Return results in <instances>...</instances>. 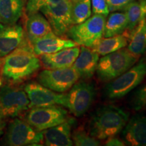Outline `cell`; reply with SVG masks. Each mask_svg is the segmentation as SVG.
I'll return each instance as SVG.
<instances>
[{
  "label": "cell",
  "mask_w": 146,
  "mask_h": 146,
  "mask_svg": "<svg viewBox=\"0 0 146 146\" xmlns=\"http://www.w3.org/2000/svg\"><path fill=\"white\" fill-rule=\"evenodd\" d=\"M41 60L30 45L20 47L0 58V72L3 82L16 84L31 77L41 68Z\"/></svg>",
  "instance_id": "cell-1"
},
{
  "label": "cell",
  "mask_w": 146,
  "mask_h": 146,
  "mask_svg": "<svg viewBox=\"0 0 146 146\" xmlns=\"http://www.w3.org/2000/svg\"><path fill=\"white\" fill-rule=\"evenodd\" d=\"M129 119V113L113 105L99 108L90 120V135L99 140L106 139L121 132Z\"/></svg>",
  "instance_id": "cell-2"
},
{
  "label": "cell",
  "mask_w": 146,
  "mask_h": 146,
  "mask_svg": "<svg viewBox=\"0 0 146 146\" xmlns=\"http://www.w3.org/2000/svg\"><path fill=\"white\" fill-rule=\"evenodd\" d=\"M138 58L125 47L103 56L96 69L98 78L103 82L112 81L134 65Z\"/></svg>",
  "instance_id": "cell-3"
},
{
  "label": "cell",
  "mask_w": 146,
  "mask_h": 146,
  "mask_svg": "<svg viewBox=\"0 0 146 146\" xmlns=\"http://www.w3.org/2000/svg\"><path fill=\"white\" fill-rule=\"evenodd\" d=\"M145 76L146 58H143L137 64L108 83L104 88L105 97L109 100L123 98L137 87Z\"/></svg>",
  "instance_id": "cell-4"
},
{
  "label": "cell",
  "mask_w": 146,
  "mask_h": 146,
  "mask_svg": "<svg viewBox=\"0 0 146 146\" xmlns=\"http://www.w3.org/2000/svg\"><path fill=\"white\" fill-rule=\"evenodd\" d=\"M106 16L94 14L78 25H73L67 35L78 45L92 47L104 35Z\"/></svg>",
  "instance_id": "cell-5"
},
{
  "label": "cell",
  "mask_w": 146,
  "mask_h": 146,
  "mask_svg": "<svg viewBox=\"0 0 146 146\" xmlns=\"http://www.w3.org/2000/svg\"><path fill=\"white\" fill-rule=\"evenodd\" d=\"M39 10L56 35L64 36L72 25L71 0H46Z\"/></svg>",
  "instance_id": "cell-6"
},
{
  "label": "cell",
  "mask_w": 146,
  "mask_h": 146,
  "mask_svg": "<svg viewBox=\"0 0 146 146\" xmlns=\"http://www.w3.org/2000/svg\"><path fill=\"white\" fill-rule=\"evenodd\" d=\"M29 109V100L24 88L7 83L0 88V114L5 119L16 118Z\"/></svg>",
  "instance_id": "cell-7"
},
{
  "label": "cell",
  "mask_w": 146,
  "mask_h": 146,
  "mask_svg": "<svg viewBox=\"0 0 146 146\" xmlns=\"http://www.w3.org/2000/svg\"><path fill=\"white\" fill-rule=\"evenodd\" d=\"M43 140L42 131L35 129L27 122L14 118L7 127L3 145L10 146L39 145Z\"/></svg>",
  "instance_id": "cell-8"
},
{
  "label": "cell",
  "mask_w": 146,
  "mask_h": 146,
  "mask_svg": "<svg viewBox=\"0 0 146 146\" xmlns=\"http://www.w3.org/2000/svg\"><path fill=\"white\" fill-rule=\"evenodd\" d=\"M68 112L58 105L31 108L25 115V121L36 130L43 131L68 119Z\"/></svg>",
  "instance_id": "cell-9"
},
{
  "label": "cell",
  "mask_w": 146,
  "mask_h": 146,
  "mask_svg": "<svg viewBox=\"0 0 146 146\" xmlns=\"http://www.w3.org/2000/svg\"><path fill=\"white\" fill-rule=\"evenodd\" d=\"M96 96L94 85L81 81L75 83L67 94H65L64 107L66 108L74 116L81 117L92 105Z\"/></svg>",
  "instance_id": "cell-10"
},
{
  "label": "cell",
  "mask_w": 146,
  "mask_h": 146,
  "mask_svg": "<svg viewBox=\"0 0 146 146\" xmlns=\"http://www.w3.org/2000/svg\"><path fill=\"white\" fill-rule=\"evenodd\" d=\"M79 78L72 67L60 69H45L36 76L39 83L58 93L69 91Z\"/></svg>",
  "instance_id": "cell-11"
},
{
  "label": "cell",
  "mask_w": 146,
  "mask_h": 146,
  "mask_svg": "<svg viewBox=\"0 0 146 146\" xmlns=\"http://www.w3.org/2000/svg\"><path fill=\"white\" fill-rule=\"evenodd\" d=\"M29 100V108L58 105L63 106L65 94L47 88L38 82H31L24 87Z\"/></svg>",
  "instance_id": "cell-12"
},
{
  "label": "cell",
  "mask_w": 146,
  "mask_h": 146,
  "mask_svg": "<svg viewBox=\"0 0 146 146\" xmlns=\"http://www.w3.org/2000/svg\"><path fill=\"white\" fill-rule=\"evenodd\" d=\"M26 45H29L26 33L21 25H0V58L5 57L18 47Z\"/></svg>",
  "instance_id": "cell-13"
},
{
  "label": "cell",
  "mask_w": 146,
  "mask_h": 146,
  "mask_svg": "<svg viewBox=\"0 0 146 146\" xmlns=\"http://www.w3.org/2000/svg\"><path fill=\"white\" fill-rule=\"evenodd\" d=\"M29 44L37 56L43 54H52L64 49L78 46L72 40L56 35L53 31L44 36L29 41Z\"/></svg>",
  "instance_id": "cell-14"
},
{
  "label": "cell",
  "mask_w": 146,
  "mask_h": 146,
  "mask_svg": "<svg viewBox=\"0 0 146 146\" xmlns=\"http://www.w3.org/2000/svg\"><path fill=\"white\" fill-rule=\"evenodd\" d=\"M125 143L131 146H146V116L137 114L129 119L122 131Z\"/></svg>",
  "instance_id": "cell-15"
},
{
  "label": "cell",
  "mask_w": 146,
  "mask_h": 146,
  "mask_svg": "<svg viewBox=\"0 0 146 146\" xmlns=\"http://www.w3.org/2000/svg\"><path fill=\"white\" fill-rule=\"evenodd\" d=\"M80 52L78 46L69 47L52 54H43L39 59L45 68L60 69L72 67Z\"/></svg>",
  "instance_id": "cell-16"
},
{
  "label": "cell",
  "mask_w": 146,
  "mask_h": 146,
  "mask_svg": "<svg viewBox=\"0 0 146 146\" xmlns=\"http://www.w3.org/2000/svg\"><path fill=\"white\" fill-rule=\"evenodd\" d=\"M73 120L69 118L64 123L55 127L49 128L42 131L43 141L48 146H71L72 140V126Z\"/></svg>",
  "instance_id": "cell-17"
},
{
  "label": "cell",
  "mask_w": 146,
  "mask_h": 146,
  "mask_svg": "<svg viewBox=\"0 0 146 146\" xmlns=\"http://www.w3.org/2000/svg\"><path fill=\"white\" fill-rule=\"evenodd\" d=\"M100 56L90 47L81 46L78 57L72 66L79 78L88 79L96 72Z\"/></svg>",
  "instance_id": "cell-18"
},
{
  "label": "cell",
  "mask_w": 146,
  "mask_h": 146,
  "mask_svg": "<svg viewBox=\"0 0 146 146\" xmlns=\"http://www.w3.org/2000/svg\"><path fill=\"white\" fill-rule=\"evenodd\" d=\"M24 0H0V24L15 25L23 16Z\"/></svg>",
  "instance_id": "cell-19"
},
{
  "label": "cell",
  "mask_w": 146,
  "mask_h": 146,
  "mask_svg": "<svg viewBox=\"0 0 146 146\" xmlns=\"http://www.w3.org/2000/svg\"><path fill=\"white\" fill-rule=\"evenodd\" d=\"M52 32V27L46 18L39 12L28 16L26 23V33L29 42L44 36Z\"/></svg>",
  "instance_id": "cell-20"
},
{
  "label": "cell",
  "mask_w": 146,
  "mask_h": 146,
  "mask_svg": "<svg viewBox=\"0 0 146 146\" xmlns=\"http://www.w3.org/2000/svg\"><path fill=\"white\" fill-rule=\"evenodd\" d=\"M128 41L127 38L121 34L110 37L102 38L91 48L99 56H103L127 46Z\"/></svg>",
  "instance_id": "cell-21"
},
{
  "label": "cell",
  "mask_w": 146,
  "mask_h": 146,
  "mask_svg": "<svg viewBox=\"0 0 146 146\" xmlns=\"http://www.w3.org/2000/svg\"><path fill=\"white\" fill-rule=\"evenodd\" d=\"M145 23L143 19L130 33V39L128 42L127 49L135 56H139L143 54L146 51L145 43Z\"/></svg>",
  "instance_id": "cell-22"
},
{
  "label": "cell",
  "mask_w": 146,
  "mask_h": 146,
  "mask_svg": "<svg viewBox=\"0 0 146 146\" xmlns=\"http://www.w3.org/2000/svg\"><path fill=\"white\" fill-rule=\"evenodd\" d=\"M127 18L123 12H113L106 20L104 35V37L119 35L127 30Z\"/></svg>",
  "instance_id": "cell-23"
},
{
  "label": "cell",
  "mask_w": 146,
  "mask_h": 146,
  "mask_svg": "<svg viewBox=\"0 0 146 146\" xmlns=\"http://www.w3.org/2000/svg\"><path fill=\"white\" fill-rule=\"evenodd\" d=\"M91 0H71V16L73 25L85 21L91 15Z\"/></svg>",
  "instance_id": "cell-24"
},
{
  "label": "cell",
  "mask_w": 146,
  "mask_h": 146,
  "mask_svg": "<svg viewBox=\"0 0 146 146\" xmlns=\"http://www.w3.org/2000/svg\"><path fill=\"white\" fill-rule=\"evenodd\" d=\"M124 10L127 18L128 25L127 30L129 31L131 33V32L135 28L139 23L143 20L139 1H133L130 4L128 5L124 9Z\"/></svg>",
  "instance_id": "cell-25"
},
{
  "label": "cell",
  "mask_w": 146,
  "mask_h": 146,
  "mask_svg": "<svg viewBox=\"0 0 146 146\" xmlns=\"http://www.w3.org/2000/svg\"><path fill=\"white\" fill-rule=\"evenodd\" d=\"M73 145L76 146H98L100 142L98 139L85 132L83 129H77L72 135Z\"/></svg>",
  "instance_id": "cell-26"
},
{
  "label": "cell",
  "mask_w": 146,
  "mask_h": 146,
  "mask_svg": "<svg viewBox=\"0 0 146 146\" xmlns=\"http://www.w3.org/2000/svg\"><path fill=\"white\" fill-rule=\"evenodd\" d=\"M131 106L135 110L146 109V85L133 94L131 99Z\"/></svg>",
  "instance_id": "cell-27"
},
{
  "label": "cell",
  "mask_w": 146,
  "mask_h": 146,
  "mask_svg": "<svg viewBox=\"0 0 146 146\" xmlns=\"http://www.w3.org/2000/svg\"><path fill=\"white\" fill-rule=\"evenodd\" d=\"M91 11L94 14L108 16L110 13L106 0H91Z\"/></svg>",
  "instance_id": "cell-28"
},
{
  "label": "cell",
  "mask_w": 146,
  "mask_h": 146,
  "mask_svg": "<svg viewBox=\"0 0 146 146\" xmlns=\"http://www.w3.org/2000/svg\"><path fill=\"white\" fill-rule=\"evenodd\" d=\"M135 0H106L110 12L124 10L128 5Z\"/></svg>",
  "instance_id": "cell-29"
},
{
  "label": "cell",
  "mask_w": 146,
  "mask_h": 146,
  "mask_svg": "<svg viewBox=\"0 0 146 146\" xmlns=\"http://www.w3.org/2000/svg\"><path fill=\"white\" fill-rule=\"evenodd\" d=\"M46 0H28L26 7V12L29 16L38 12Z\"/></svg>",
  "instance_id": "cell-30"
},
{
  "label": "cell",
  "mask_w": 146,
  "mask_h": 146,
  "mask_svg": "<svg viewBox=\"0 0 146 146\" xmlns=\"http://www.w3.org/2000/svg\"><path fill=\"white\" fill-rule=\"evenodd\" d=\"M106 141L105 143V145L108 146H124L125 145V142L123 140L118 139L116 137H111L106 139Z\"/></svg>",
  "instance_id": "cell-31"
},
{
  "label": "cell",
  "mask_w": 146,
  "mask_h": 146,
  "mask_svg": "<svg viewBox=\"0 0 146 146\" xmlns=\"http://www.w3.org/2000/svg\"><path fill=\"white\" fill-rule=\"evenodd\" d=\"M5 125H6V119L0 114V137L4 131Z\"/></svg>",
  "instance_id": "cell-32"
},
{
  "label": "cell",
  "mask_w": 146,
  "mask_h": 146,
  "mask_svg": "<svg viewBox=\"0 0 146 146\" xmlns=\"http://www.w3.org/2000/svg\"><path fill=\"white\" fill-rule=\"evenodd\" d=\"M139 1L140 3V5H141L143 19L146 20V0H139Z\"/></svg>",
  "instance_id": "cell-33"
},
{
  "label": "cell",
  "mask_w": 146,
  "mask_h": 146,
  "mask_svg": "<svg viewBox=\"0 0 146 146\" xmlns=\"http://www.w3.org/2000/svg\"><path fill=\"white\" fill-rule=\"evenodd\" d=\"M2 84H3V79H2V76H1V72H0V88H1V87L2 86Z\"/></svg>",
  "instance_id": "cell-34"
},
{
  "label": "cell",
  "mask_w": 146,
  "mask_h": 146,
  "mask_svg": "<svg viewBox=\"0 0 146 146\" xmlns=\"http://www.w3.org/2000/svg\"><path fill=\"white\" fill-rule=\"evenodd\" d=\"M145 43H146V23H145Z\"/></svg>",
  "instance_id": "cell-35"
}]
</instances>
